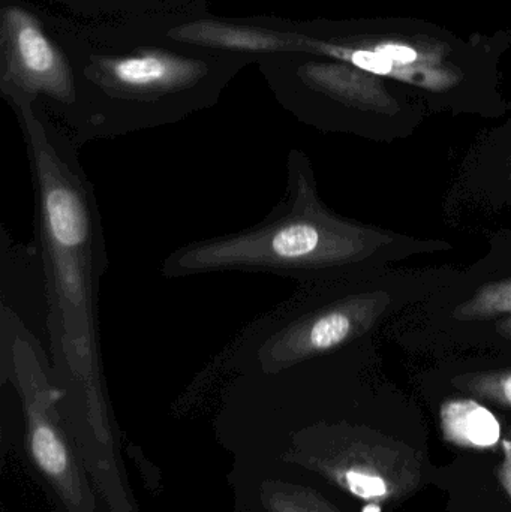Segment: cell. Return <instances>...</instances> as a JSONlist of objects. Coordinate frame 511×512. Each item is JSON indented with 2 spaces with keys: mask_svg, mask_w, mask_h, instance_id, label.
<instances>
[{
  "mask_svg": "<svg viewBox=\"0 0 511 512\" xmlns=\"http://www.w3.org/2000/svg\"><path fill=\"white\" fill-rule=\"evenodd\" d=\"M42 9L74 68L77 107L63 131L78 149L212 108L252 63L171 39L162 21L95 23Z\"/></svg>",
  "mask_w": 511,
  "mask_h": 512,
  "instance_id": "1",
  "label": "cell"
},
{
  "mask_svg": "<svg viewBox=\"0 0 511 512\" xmlns=\"http://www.w3.org/2000/svg\"><path fill=\"white\" fill-rule=\"evenodd\" d=\"M3 98L14 108L32 171L51 369L60 384L96 393L102 376L99 286L110 261L95 188L81 167L80 149L39 102Z\"/></svg>",
  "mask_w": 511,
  "mask_h": 512,
  "instance_id": "2",
  "label": "cell"
},
{
  "mask_svg": "<svg viewBox=\"0 0 511 512\" xmlns=\"http://www.w3.org/2000/svg\"><path fill=\"white\" fill-rule=\"evenodd\" d=\"M0 90L39 102L65 126L77 107V86L68 51L51 29L41 5L2 0Z\"/></svg>",
  "mask_w": 511,
  "mask_h": 512,
  "instance_id": "3",
  "label": "cell"
},
{
  "mask_svg": "<svg viewBox=\"0 0 511 512\" xmlns=\"http://www.w3.org/2000/svg\"><path fill=\"white\" fill-rule=\"evenodd\" d=\"M33 2V0H30ZM53 11L95 23L174 21L209 14L212 0H35ZM48 8V6H47Z\"/></svg>",
  "mask_w": 511,
  "mask_h": 512,
  "instance_id": "4",
  "label": "cell"
},
{
  "mask_svg": "<svg viewBox=\"0 0 511 512\" xmlns=\"http://www.w3.org/2000/svg\"><path fill=\"white\" fill-rule=\"evenodd\" d=\"M444 438L467 448H492L501 441L495 415L471 400L450 402L441 411Z\"/></svg>",
  "mask_w": 511,
  "mask_h": 512,
  "instance_id": "5",
  "label": "cell"
},
{
  "mask_svg": "<svg viewBox=\"0 0 511 512\" xmlns=\"http://www.w3.org/2000/svg\"><path fill=\"white\" fill-rule=\"evenodd\" d=\"M33 453L42 468L50 474H59L65 469L66 456L62 444L50 427H38L33 435Z\"/></svg>",
  "mask_w": 511,
  "mask_h": 512,
  "instance_id": "6",
  "label": "cell"
},
{
  "mask_svg": "<svg viewBox=\"0 0 511 512\" xmlns=\"http://www.w3.org/2000/svg\"><path fill=\"white\" fill-rule=\"evenodd\" d=\"M339 57L350 60L351 63L359 66V68L365 69V71L368 72H374V74H389L393 69V65H395L392 60L387 59V57L383 56L380 51L374 53V51L369 50L351 51L344 48V50L341 51V56Z\"/></svg>",
  "mask_w": 511,
  "mask_h": 512,
  "instance_id": "7",
  "label": "cell"
},
{
  "mask_svg": "<svg viewBox=\"0 0 511 512\" xmlns=\"http://www.w3.org/2000/svg\"><path fill=\"white\" fill-rule=\"evenodd\" d=\"M380 53L393 63H402V65H408L417 59L416 51L407 45H386L380 48Z\"/></svg>",
  "mask_w": 511,
  "mask_h": 512,
  "instance_id": "8",
  "label": "cell"
},
{
  "mask_svg": "<svg viewBox=\"0 0 511 512\" xmlns=\"http://www.w3.org/2000/svg\"><path fill=\"white\" fill-rule=\"evenodd\" d=\"M498 480L511 498V465L504 460L503 465L498 469Z\"/></svg>",
  "mask_w": 511,
  "mask_h": 512,
  "instance_id": "9",
  "label": "cell"
},
{
  "mask_svg": "<svg viewBox=\"0 0 511 512\" xmlns=\"http://www.w3.org/2000/svg\"><path fill=\"white\" fill-rule=\"evenodd\" d=\"M503 396L506 399V402H509L511 405V376L509 379H506L503 384Z\"/></svg>",
  "mask_w": 511,
  "mask_h": 512,
  "instance_id": "10",
  "label": "cell"
},
{
  "mask_svg": "<svg viewBox=\"0 0 511 512\" xmlns=\"http://www.w3.org/2000/svg\"><path fill=\"white\" fill-rule=\"evenodd\" d=\"M504 456H506V462L511 465V439L503 441Z\"/></svg>",
  "mask_w": 511,
  "mask_h": 512,
  "instance_id": "11",
  "label": "cell"
}]
</instances>
